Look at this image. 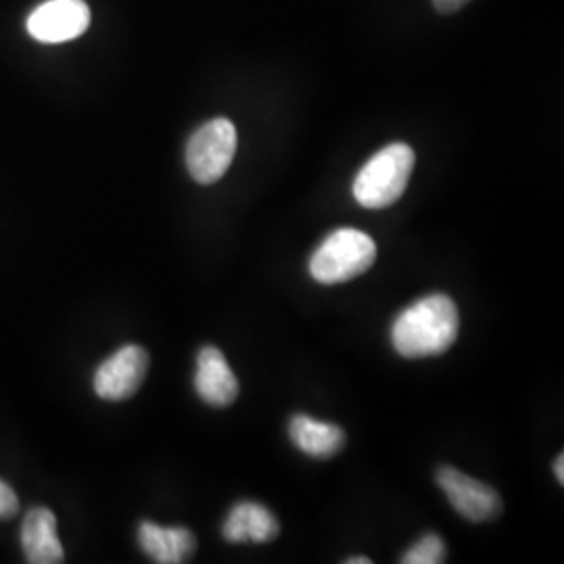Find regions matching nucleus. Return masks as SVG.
I'll list each match as a JSON object with an SVG mask.
<instances>
[{"instance_id":"7ed1b4c3","label":"nucleus","mask_w":564,"mask_h":564,"mask_svg":"<svg viewBox=\"0 0 564 564\" xmlns=\"http://www.w3.org/2000/svg\"><path fill=\"white\" fill-rule=\"evenodd\" d=\"M377 260V242L362 230L330 232L310 260V274L321 284H341L364 274Z\"/></svg>"},{"instance_id":"9d476101","label":"nucleus","mask_w":564,"mask_h":564,"mask_svg":"<svg viewBox=\"0 0 564 564\" xmlns=\"http://www.w3.org/2000/svg\"><path fill=\"white\" fill-rule=\"evenodd\" d=\"M279 531L281 527L276 517L258 502H239L232 506L223 527L224 538L230 544H268L279 535Z\"/></svg>"},{"instance_id":"0eeeda50","label":"nucleus","mask_w":564,"mask_h":564,"mask_svg":"<svg viewBox=\"0 0 564 564\" xmlns=\"http://www.w3.org/2000/svg\"><path fill=\"white\" fill-rule=\"evenodd\" d=\"M149 354L141 345H123L95 375V391L107 402H123L132 398L147 375Z\"/></svg>"},{"instance_id":"2eb2a0df","label":"nucleus","mask_w":564,"mask_h":564,"mask_svg":"<svg viewBox=\"0 0 564 564\" xmlns=\"http://www.w3.org/2000/svg\"><path fill=\"white\" fill-rule=\"evenodd\" d=\"M470 0H433V7L440 11V13H454L458 9H463L464 4H468Z\"/></svg>"},{"instance_id":"4468645a","label":"nucleus","mask_w":564,"mask_h":564,"mask_svg":"<svg viewBox=\"0 0 564 564\" xmlns=\"http://www.w3.org/2000/svg\"><path fill=\"white\" fill-rule=\"evenodd\" d=\"M18 508H20V500L15 491L4 481H0V521L13 519L18 514Z\"/></svg>"},{"instance_id":"6e6552de","label":"nucleus","mask_w":564,"mask_h":564,"mask_svg":"<svg viewBox=\"0 0 564 564\" xmlns=\"http://www.w3.org/2000/svg\"><path fill=\"white\" fill-rule=\"evenodd\" d=\"M195 389L203 402L226 408L239 398V381L220 349L207 345L197 356Z\"/></svg>"},{"instance_id":"f3484780","label":"nucleus","mask_w":564,"mask_h":564,"mask_svg":"<svg viewBox=\"0 0 564 564\" xmlns=\"http://www.w3.org/2000/svg\"><path fill=\"white\" fill-rule=\"evenodd\" d=\"M347 564H370L372 561L370 558H362V556H356V558H347L345 561Z\"/></svg>"},{"instance_id":"dca6fc26","label":"nucleus","mask_w":564,"mask_h":564,"mask_svg":"<svg viewBox=\"0 0 564 564\" xmlns=\"http://www.w3.org/2000/svg\"><path fill=\"white\" fill-rule=\"evenodd\" d=\"M554 475L558 479V484H564V456L558 454L556 460H554Z\"/></svg>"},{"instance_id":"f8f14e48","label":"nucleus","mask_w":564,"mask_h":564,"mask_svg":"<svg viewBox=\"0 0 564 564\" xmlns=\"http://www.w3.org/2000/svg\"><path fill=\"white\" fill-rule=\"evenodd\" d=\"M289 435L297 449H302L303 454L318 458V460L333 458L335 454L341 452L343 445H345V433H343L341 426L316 421L307 414H295L291 419Z\"/></svg>"},{"instance_id":"9b49d317","label":"nucleus","mask_w":564,"mask_h":564,"mask_svg":"<svg viewBox=\"0 0 564 564\" xmlns=\"http://www.w3.org/2000/svg\"><path fill=\"white\" fill-rule=\"evenodd\" d=\"M139 544L151 561L160 564L186 563L197 550V540L188 529L160 527L151 521L139 527Z\"/></svg>"},{"instance_id":"f257e3e1","label":"nucleus","mask_w":564,"mask_h":564,"mask_svg":"<svg viewBox=\"0 0 564 564\" xmlns=\"http://www.w3.org/2000/svg\"><path fill=\"white\" fill-rule=\"evenodd\" d=\"M460 330L458 307L444 293L429 295L412 303L391 326V343L403 358L442 356Z\"/></svg>"},{"instance_id":"39448f33","label":"nucleus","mask_w":564,"mask_h":564,"mask_svg":"<svg viewBox=\"0 0 564 564\" xmlns=\"http://www.w3.org/2000/svg\"><path fill=\"white\" fill-rule=\"evenodd\" d=\"M452 508L470 523H487L500 517L502 498L489 485L481 484L454 466H442L435 475Z\"/></svg>"},{"instance_id":"1a4fd4ad","label":"nucleus","mask_w":564,"mask_h":564,"mask_svg":"<svg viewBox=\"0 0 564 564\" xmlns=\"http://www.w3.org/2000/svg\"><path fill=\"white\" fill-rule=\"evenodd\" d=\"M21 545L28 563H63V545L57 535V519L48 508H34L25 514L21 527Z\"/></svg>"},{"instance_id":"ddd939ff","label":"nucleus","mask_w":564,"mask_h":564,"mask_svg":"<svg viewBox=\"0 0 564 564\" xmlns=\"http://www.w3.org/2000/svg\"><path fill=\"white\" fill-rule=\"evenodd\" d=\"M447 550L444 540L435 533H429L421 538L410 550H405L402 556L403 564H442L445 563Z\"/></svg>"},{"instance_id":"423d86ee","label":"nucleus","mask_w":564,"mask_h":564,"mask_svg":"<svg viewBox=\"0 0 564 564\" xmlns=\"http://www.w3.org/2000/svg\"><path fill=\"white\" fill-rule=\"evenodd\" d=\"M90 25V9L84 0H46L28 18L34 41L59 44L82 36Z\"/></svg>"},{"instance_id":"f03ea898","label":"nucleus","mask_w":564,"mask_h":564,"mask_svg":"<svg viewBox=\"0 0 564 564\" xmlns=\"http://www.w3.org/2000/svg\"><path fill=\"white\" fill-rule=\"evenodd\" d=\"M416 155L410 144L393 142L372 155L358 172L351 193L366 209H383L405 193Z\"/></svg>"},{"instance_id":"20e7f679","label":"nucleus","mask_w":564,"mask_h":564,"mask_svg":"<svg viewBox=\"0 0 564 564\" xmlns=\"http://www.w3.org/2000/svg\"><path fill=\"white\" fill-rule=\"evenodd\" d=\"M237 153V128L226 118L203 123L186 144V167L193 181L214 184L228 172Z\"/></svg>"}]
</instances>
